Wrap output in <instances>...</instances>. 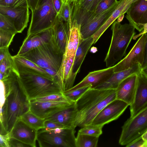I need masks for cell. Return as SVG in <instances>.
<instances>
[{
    "label": "cell",
    "mask_w": 147,
    "mask_h": 147,
    "mask_svg": "<svg viewBox=\"0 0 147 147\" xmlns=\"http://www.w3.org/2000/svg\"><path fill=\"white\" fill-rule=\"evenodd\" d=\"M0 80L5 96L4 102L0 106V124L8 134L17 121L30 110V101L14 68Z\"/></svg>",
    "instance_id": "6da1fadb"
},
{
    "label": "cell",
    "mask_w": 147,
    "mask_h": 147,
    "mask_svg": "<svg viewBox=\"0 0 147 147\" xmlns=\"http://www.w3.org/2000/svg\"><path fill=\"white\" fill-rule=\"evenodd\" d=\"M116 99L115 89H89L75 102L77 113L74 126L82 127L91 125L102 109Z\"/></svg>",
    "instance_id": "7a4b0ae2"
},
{
    "label": "cell",
    "mask_w": 147,
    "mask_h": 147,
    "mask_svg": "<svg viewBox=\"0 0 147 147\" xmlns=\"http://www.w3.org/2000/svg\"><path fill=\"white\" fill-rule=\"evenodd\" d=\"M13 59V67L30 100L63 93L59 83L53 77L42 74Z\"/></svg>",
    "instance_id": "3957f363"
},
{
    "label": "cell",
    "mask_w": 147,
    "mask_h": 147,
    "mask_svg": "<svg viewBox=\"0 0 147 147\" xmlns=\"http://www.w3.org/2000/svg\"><path fill=\"white\" fill-rule=\"evenodd\" d=\"M80 27L76 21L69 25L67 43L57 74L58 82L63 92L73 86L76 78L73 74V69L77 49L83 39Z\"/></svg>",
    "instance_id": "277c9868"
},
{
    "label": "cell",
    "mask_w": 147,
    "mask_h": 147,
    "mask_svg": "<svg viewBox=\"0 0 147 147\" xmlns=\"http://www.w3.org/2000/svg\"><path fill=\"white\" fill-rule=\"evenodd\" d=\"M63 56L53 36L48 42L20 56L36 64L58 82L57 74L62 63Z\"/></svg>",
    "instance_id": "5b68a950"
},
{
    "label": "cell",
    "mask_w": 147,
    "mask_h": 147,
    "mask_svg": "<svg viewBox=\"0 0 147 147\" xmlns=\"http://www.w3.org/2000/svg\"><path fill=\"white\" fill-rule=\"evenodd\" d=\"M131 24H121L115 20L112 24L110 45L104 60L107 67L113 66L125 56L127 49L136 32Z\"/></svg>",
    "instance_id": "8992f818"
},
{
    "label": "cell",
    "mask_w": 147,
    "mask_h": 147,
    "mask_svg": "<svg viewBox=\"0 0 147 147\" xmlns=\"http://www.w3.org/2000/svg\"><path fill=\"white\" fill-rule=\"evenodd\" d=\"M75 129L42 128L37 130L36 140L41 147H76Z\"/></svg>",
    "instance_id": "52a82bcc"
},
{
    "label": "cell",
    "mask_w": 147,
    "mask_h": 147,
    "mask_svg": "<svg viewBox=\"0 0 147 147\" xmlns=\"http://www.w3.org/2000/svg\"><path fill=\"white\" fill-rule=\"evenodd\" d=\"M57 15L52 0H41L32 13L27 36L51 28Z\"/></svg>",
    "instance_id": "ba28073f"
},
{
    "label": "cell",
    "mask_w": 147,
    "mask_h": 147,
    "mask_svg": "<svg viewBox=\"0 0 147 147\" xmlns=\"http://www.w3.org/2000/svg\"><path fill=\"white\" fill-rule=\"evenodd\" d=\"M147 131V107L135 116L129 117L122 127L119 144L126 146L141 137Z\"/></svg>",
    "instance_id": "9c48e42d"
},
{
    "label": "cell",
    "mask_w": 147,
    "mask_h": 147,
    "mask_svg": "<svg viewBox=\"0 0 147 147\" xmlns=\"http://www.w3.org/2000/svg\"><path fill=\"white\" fill-rule=\"evenodd\" d=\"M146 37L145 34L142 35L128 54L113 66L114 71L117 72L130 68L144 62Z\"/></svg>",
    "instance_id": "30bf717a"
},
{
    "label": "cell",
    "mask_w": 147,
    "mask_h": 147,
    "mask_svg": "<svg viewBox=\"0 0 147 147\" xmlns=\"http://www.w3.org/2000/svg\"><path fill=\"white\" fill-rule=\"evenodd\" d=\"M129 105L125 102L116 99L106 105L92 121L91 125L103 126L117 119Z\"/></svg>",
    "instance_id": "8fae6325"
},
{
    "label": "cell",
    "mask_w": 147,
    "mask_h": 147,
    "mask_svg": "<svg viewBox=\"0 0 147 147\" xmlns=\"http://www.w3.org/2000/svg\"><path fill=\"white\" fill-rule=\"evenodd\" d=\"M75 102L71 101L52 102L30 100V110L39 117L45 120Z\"/></svg>",
    "instance_id": "7c38bea8"
},
{
    "label": "cell",
    "mask_w": 147,
    "mask_h": 147,
    "mask_svg": "<svg viewBox=\"0 0 147 147\" xmlns=\"http://www.w3.org/2000/svg\"><path fill=\"white\" fill-rule=\"evenodd\" d=\"M126 18L139 32L143 30V25L147 23V0H136L130 5Z\"/></svg>",
    "instance_id": "4fadbf2b"
},
{
    "label": "cell",
    "mask_w": 147,
    "mask_h": 147,
    "mask_svg": "<svg viewBox=\"0 0 147 147\" xmlns=\"http://www.w3.org/2000/svg\"><path fill=\"white\" fill-rule=\"evenodd\" d=\"M132 117L147 107V78L141 71L138 74L137 84L134 100L130 106Z\"/></svg>",
    "instance_id": "5bb4252c"
},
{
    "label": "cell",
    "mask_w": 147,
    "mask_h": 147,
    "mask_svg": "<svg viewBox=\"0 0 147 147\" xmlns=\"http://www.w3.org/2000/svg\"><path fill=\"white\" fill-rule=\"evenodd\" d=\"M37 132V130L20 118L16 122L8 135L9 137L16 139L31 147H35Z\"/></svg>",
    "instance_id": "9a60e30c"
},
{
    "label": "cell",
    "mask_w": 147,
    "mask_h": 147,
    "mask_svg": "<svg viewBox=\"0 0 147 147\" xmlns=\"http://www.w3.org/2000/svg\"><path fill=\"white\" fill-rule=\"evenodd\" d=\"M28 7L11 8L0 6V13L11 20L18 33H21L27 26L29 21Z\"/></svg>",
    "instance_id": "2e32d148"
},
{
    "label": "cell",
    "mask_w": 147,
    "mask_h": 147,
    "mask_svg": "<svg viewBox=\"0 0 147 147\" xmlns=\"http://www.w3.org/2000/svg\"><path fill=\"white\" fill-rule=\"evenodd\" d=\"M117 3L107 10L86 20L80 25V32L83 39L92 36L99 29L111 15Z\"/></svg>",
    "instance_id": "e0dca14e"
},
{
    "label": "cell",
    "mask_w": 147,
    "mask_h": 147,
    "mask_svg": "<svg viewBox=\"0 0 147 147\" xmlns=\"http://www.w3.org/2000/svg\"><path fill=\"white\" fill-rule=\"evenodd\" d=\"M53 36L52 28L26 36L17 55L20 56L50 41Z\"/></svg>",
    "instance_id": "ac0fdd59"
},
{
    "label": "cell",
    "mask_w": 147,
    "mask_h": 147,
    "mask_svg": "<svg viewBox=\"0 0 147 147\" xmlns=\"http://www.w3.org/2000/svg\"><path fill=\"white\" fill-rule=\"evenodd\" d=\"M138 80V74H133L123 80L115 90L116 99L129 106L133 102Z\"/></svg>",
    "instance_id": "d6986e66"
},
{
    "label": "cell",
    "mask_w": 147,
    "mask_h": 147,
    "mask_svg": "<svg viewBox=\"0 0 147 147\" xmlns=\"http://www.w3.org/2000/svg\"><path fill=\"white\" fill-rule=\"evenodd\" d=\"M114 72L113 66L90 72L80 82L65 91H72L90 84L92 85V88H94L108 80Z\"/></svg>",
    "instance_id": "ffe728a7"
},
{
    "label": "cell",
    "mask_w": 147,
    "mask_h": 147,
    "mask_svg": "<svg viewBox=\"0 0 147 147\" xmlns=\"http://www.w3.org/2000/svg\"><path fill=\"white\" fill-rule=\"evenodd\" d=\"M136 0H120L118 1L111 15L99 29L92 36L94 44L98 40L108 28L120 16L126 13L130 5Z\"/></svg>",
    "instance_id": "44dd1931"
},
{
    "label": "cell",
    "mask_w": 147,
    "mask_h": 147,
    "mask_svg": "<svg viewBox=\"0 0 147 147\" xmlns=\"http://www.w3.org/2000/svg\"><path fill=\"white\" fill-rule=\"evenodd\" d=\"M142 68L141 65L138 64L127 69L114 72L108 80L93 88L116 90L119 84L125 79L133 74L139 73Z\"/></svg>",
    "instance_id": "7402d4cb"
},
{
    "label": "cell",
    "mask_w": 147,
    "mask_h": 147,
    "mask_svg": "<svg viewBox=\"0 0 147 147\" xmlns=\"http://www.w3.org/2000/svg\"><path fill=\"white\" fill-rule=\"evenodd\" d=\"M52 28L53 38L59 50L64 54L68 40L69 24L58 15Z\"/></svg>",
    "instance_id": "603a6c76"
},
{
    "label": "cell",
    "mask_w": 147,
    "mask_h": 147,
    "mask_svg": "<svg viewBox=\"0 0 147 147\" xmlns=\"http://www.w3.org/2000/svg\"><path fill=\"white\" fill-rule=\"evenodd\" d=\"M101 0H84L72 12L71 22L76 21L80 24L92 12Z\"/></svg>",
    "instance_id": "cb8c5ba5"
},
{
    "label": "cell",
    "mask_w": 147,
    "mask_h": 147,
    "mask_svg": "<svg viewBox=\"0 0 147 147\" xmlns=\"http://www.w3.org/2000/svg\"><path fill=\"white\" fill-rule=\"evenodd\" d=\"M76 113L75 102L69 107L59 111L45 120L62 124L67 127H75L73 124Z\"/></svg>",
    "instance_id": "d4e9b609"
},
{
    "label": "cell",
    "mask_w": 147,
    "mask_h": 147,
    "mask_svg": "<svg viewBox=\"0 0 147 147\" xmlns=\"http://www.w3.org/2000/svg\"><path fill=\"white\" fill-rule=\"evenodd\" d=\"M93 44L94 40L92 36L83 38L79 44L76 51L73 69V73L75 77L79 72L81 65L86 55Z\"/></svg>",
    "instance_id": "484cf974"
},
{
    "label": "cell",
    "mask_w": 147,
    "mask_h": 147,
    "mask_svg": "<svg viewBox=\"0 0 147 147\" xmlns=\"http://www.w3.org/2000/svg\"><path fill=\"white\" fill-rule=\"evenodd\" d=\"M20 119L28 125L37 130L44 127L45 120L39 117L30 110L23 115Z\"/></svg>",
    "instance_id": "4316f807"
},
{
    "label": "cell",
    "mask_w": 147,
    "mask_h": 147,
    "mask_svg": "<svg viewBox=\"0 0 147 147\" xmlns=\"http://www.w3.org/2000/svg\"><path fill=\"white\" fill-rule=\"evenodd\" d=\"M98 138L78 132L76 138V147H96Z\"/></svg>",
    "instance_id": "83f0119b"
},
{
    "label": "cell",
    "mask_w": 147,
    "mask_h": 147,
    "mask_svg": "<svg viewBox=\"0 0 147 147\" xmlns=\"http://www.w3.org/2000/svg\"><path fill=\"white\" fill-rule=\"evenodd\" d=\"M118 1L117 0H101L94 11L90 13L82 23L86 20L96 16L108 9L117 3Z\"/></svg>",
    "instance_id": "f1b7e54d"
},
{
    "label": "cell",
    "mask_w": 147,
    "mask_h": 147,
    "mask_svg": "<svg viewBox=\"0 0 147 147\" xmlns=\"http://www.w3.org/2000/svg\"><path fill=\"white\" fill-rule=\"evenodd\" d=\"M92 87V85H88L72 91L64 92L63 93L68 100L75 102Z\"/></svg>",
    "instance_id": "f546056e"
},
{
    "label": "cell",
    "mask_w": 147,
    "mask_h": 147,
    "mask_svg": "<svg viewBox=\"0 0 147 147\" xmlns=\"http://www.w3.org/2000/svg\"><path fill=\"white\" fill-rule=\"evenodd\" d=\"M103 127L91 124L82 127L78 132L83 134L99 137L102 133Z\"/></svg>",
    "instance_id": "4dcf8cb0"
},
{
    "label": "cell",
    "mask_w": 147,
    "mask_h": 147,
    "mask_svg": "<svg viewBox=\"0 0 147 147\" xmlns=\"http://www.w3.org/2000/svg\"><path fill=\"white\" fill-rule=\"evenodd\" d=\"M12 58L26 67L34 69L44 74L51 76L36 64L23 57L16 55L12 56Z\"/></svg>",
    "instance_id": "1f68e13d"
},
{
    "label": "cell",
    "mask_w": 147,
    "mask_h": 147,
    "mask_svg": "<svg viewBox=\"0 0 147 147\" xmlns=\"http://www.w3.org/2000/svg\"><path fill=\"white\" fill-rule=\"evenodd\" d=\"M16 34L0 29V48H9Z\"/></svg>",
    "instance_id": "d6a6232c"
},
{
    "label": "cell",
    "mask_w": 147,
    "mask_h": 147,
    "mask_svg": "<svg viewBox=\"0 0 147 147\" xmlns=\"http://www.w3.org/2000/svg\"><path fill=\"white\" fill-rule=\"evenodd\" d=\"M0 29L18 33L13 22L7 16L0 13Z\"/></svg>",
    "instance_id": "836d02e7"
},
{
    "label": "cell",
    "mask_w": 147,
    "mask_h": 147,
    "mask_svg": "<svg viewBox=\"0 0 147 147\" xmlns=\"http://www.w3.org/2000/svg\"><path fill=\"white\" fill-rule=\"evenodd\" d=\"M71 5L68 3L63 2L58 16L64 21L69 25L71 23Z\"/></svg>",
    "instance_id": "e575fe53"
},
{
    "label": "cell",
    "mask_w": 147,
    "mask_h": 147,
    "mask_svg": "<svg viewBox=\"0 0 147 147\" xmlns=\"http://www.w3.org/2000/svg\"><path fill=\"white\" fill-rule=\"evenodd\" d=\"M0 6L11 8L29 7L28 0H0Z\"/></svg>",
    "instance_id": "d590c367"
},
{
    "label": "cell",
    "mask_w": 147,
    "mask_h": 147,
    "mask_svg": "<svg viewBox=\"0 0 147 147\" xmlns=\"http://www.w3.org/2000/svg\"><path fill=\"white\" fill-rule=\"evenodd\" d=\"M30 100H34L39 102H52L71 101L67 99L63 94V93L52 94L44 97L37 98Z\"/></svg>",
    "instance_id": "8d00e7d4"
},
{
    "label": "cell",
    "mask_w": 147,
    "mask_h": 147,
    "mask_svg": "<svg viewBox=\"0 0 147 147\" xmlns=\"http://www.w3.org/2000/svg\"><path fill=\"white\" fill-rule=\"evenodd\" d=\"M9 147H30V145L16 139L9 137L7 139Z\"/></svg>",
    "instance_id": "74e56055"
},
{
    "label": "cell",
    "mask_w": 147,
    "mask_h": 147,
    "mask_svg": "<svg viewBox=\"0 0 147 147\" xmlns=\"http://www.w3.org/2000/svg\"><path fill=\"white\" fill-rule=\"evenodd\" d=\"M44 126V128L49 129L67 127L62 124L47 119L45 120Z\"/></svg>",
    "instance_id": "f35d334b"
},
{
    "label": "cell",
    "mask_w": 147,
    "mask_h": 147,
    "mask_svg": "<svg viewBox=\"0 0 147 147\" xmlns=\"http://www.w3.org/2000/svg\"><path fill=\"white\" fill-rule=\"evenodd\" d=\"M145 142L141 137L129 143L126 145V146L127 147H143Z\"/></svg>",
    "instance_id": "ab89813d"
},
{
    "label": "cell",
    "mask_w": 147,
    "mask_h": 147,
    "mask_svg": "<svg viewBox=\"0 0 147 147\" xmlns=\"http://www.w3.org/2000/svg\"><path fill=\"white\" fill-rule=\"evenodd\" d=\"M63 2L70 4L72 12L84 0H61Z\"/></svg>",
    "instance_id": "60d3db41"
},
{
    "label": "cell",
    "mask_w": 147,
    "mask_h": 147,
    "mask_svg": "<svg viewBox=\"0 0 147 147\" xmlns=\"http://www.w3.org/2000/svg\"><path fill=\"white\" fill-rule=\"evenodd\" d=\"M29 9L32 13L36 8L41 0H28Z\"/></svg>",
    "instance_id": "b9f144b4"
},
{
    "label": "cell",
    "mask_w": 147,
    "mask_h": 147,
    "mask_svg": "<svg viewBox=\"0 0 147 147\" xmlns=\"http://www.w3.org/2000/svg\"><path fill=\"white\" fill-rule=\"evenodd\" d=\"M55 9L58 15L60 11L63 2L61 0H52Z\"/></svg>",
    "instance_id": "7bdbcfd3"
},
{
    "label": "cell",
    "mask_w": 147,
    "mask_h": 147,
    "mask_svg": "<svg viewBox=\"0 0 147 147\" xmlns=\"http://www.w3.org/2000/svg\"><path fill=\"white\" fill-rule=\"evenodd\" d=\"M0 147H9L7 143V139L8 138V135L6 136L0 135Z\"/></svg>",
    "instance_id": "ee69618b"
},
{
    "label": "cell",
    "mask_w": 147,
    "mask_h": 147,
    "mask_svg": "<svg viewBox=\"0 0 147 147\" xmlns=\"http://www.w3.org/2000/svg\"><path fill=\"white\" fill-rule=\"evenodd\" d=\"M142 26L143 30L139 34L134 36L133 38V40H136L138 37L140 36L142 34L147 32V23L144 24Z\"/></svg>",
    "instance_id": "f6af8a7d"
},
{
    "label": "cell",
    "mask_w": 147,
    "mask_h": 147,
    "mask_svg": "<svg viewBox=\"0 0 147 147\" xmlns=\"http://www.w3.org/2000/svg\"><path fill=\"white\" fill-rule=\"evenodd\" d=\"M146 37V42L145 48V57L144 63L142 66V68L147 65V32L145 33Z\"/></svg>",
    "instance_id": "bcb514c9"
},
{
    "label": "cell",
    "mask_w": 147,
    "mask_h": 147,
    "mask_svg": "<svg viewBox=\"0 0 147 147\" xmlns=\"http://www.w3.org/2000/svg\"><path fill=\"white\" fill-rule=\"evenodd\" d=\"M141 72L147 78V65L142 68Z\"/></svg>",
    "instance_id": "7dc6e473"
},
{
    "label": "cell",
    "mask_w": 147,
    "mask_h": 147,
    "mask_svg": "<svg viewBox=\"0 0 147 147\" xmlns=\"http://www.w3.org/2000/svg\"><path fill=\"white\" fill-rule=\"evenodd\" d=\"M142 137L144 141H147V131L142 135Z\"/></svg>",
    "instance_id": "c3c4849f"
},
{
    "label": "cell",
    "mask_w": 147,
    "mask_h": 147,
    "mask_svg": "<svg viewBox=\"0 0 147 147\" xmlns=\"http://www.w3.org/2000/svg\"><path fill=\"white\" fill-rule=\"evenodd\" d=\"M124 16V15H122L119 17L117 19V21L118 22H120L121 21L123 18Z\"/></svg>",
    "instance_id": "681fc988"
},
{
    "label": "cell",
    "mask_w": 147,
    "mask_h": 147,
    "mask_svg": "<svg viewBox=\"0 0 147 147\" xmlns=\"http://www.w3.org/2000/svg\"><path fill=\"white\" fill-rule=\"evenodd\" d=\"M143 147H147V141L145 142Z\"/></svg>",
    "instance_id": "f907efd6"
}]
</instances>
